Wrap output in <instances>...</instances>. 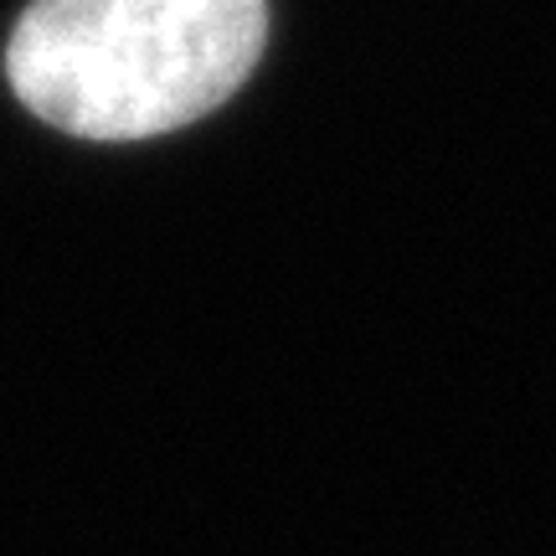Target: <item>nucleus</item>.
Masks as SVG:
<instances>
[{"label":"nucleus","instance_id":"nucleus-1","mask_svg":"<svg viewBox=\"0 0 556 556\" xmlns=\"http://www.w3.org/2000/svg\"><path fill=\"white\" fill-rule=\"evenodd\" d=\"M263 31V0H31L5 73L67 135L144 139L232 99Z\"/></svg>","mask_w":556,"mask_h":556}]
</instances>
